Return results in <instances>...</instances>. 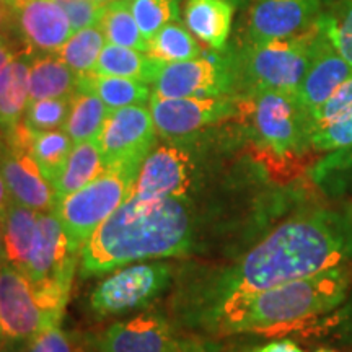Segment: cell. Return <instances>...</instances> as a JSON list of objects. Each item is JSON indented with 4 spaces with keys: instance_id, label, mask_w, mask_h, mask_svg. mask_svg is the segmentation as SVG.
I'll return each instance as SVG.
<instances>
[{
    "instance_id": "1",
    "label": "cell",
    "mask_w": 352,
    "mask_h": 352,
    "mask_svg": "<svg viewBox=\"0 0 352 352\" xmlns=\"http://www.w3.org/2000/svg\"><path fill=\"white\" fill-rule=\"evenodd\" d=\"M352 261V204L316 206L277 226L217 284L219 302L233 292H253L292 283Z\"/></svg>"
},
{
    "instance_id": "2",
    "label": "cell",
    "mask_w": 352,
    "mask_h": 352,
    "mask_svg": "<svg viewBox=\"0 0 352 352\" xmlns=\"http://www.w3.org/2000/svg\"><path fill=\"white\" fill-rule=\"evenodd\" d=\"M191 241L192 219L183 199L129 197L82 248L80 274L100 276L144 259L182 256Z\"/></svg>"
},
{
    "instance_id": "3",
    "label": "cell",
    "mask_w": 352,
    "mask_h": 352,
    "mask_svg": "<svg viewBox=\"0 0 352 352\" xmlns=\"http://www.w3.org/2000/svg\"><path fill=\"white\" fill-rule=\"evenodd\" d=\"M352 283V261L276 287L233 292L212 311L219 333L272 331L328 314L346 298Z\"/></svg>"
},
{
    "instance_id": "4",
    "label": "cell",
    "mask_w": 352,
    "mask_h": 352,
    "mask_svg": "<svg viewBox=\"0 0 352 352\" xmlns=\"http://www.w3.org/2000/svg\"><path fill=\"white\" fill-rule=\"evenodd\" d=\"M235 120L243 124L259 155L271 164L300 162L310 153L311 114L296 94L279 90H256L239 95Z\"/></svg>"
},
{
    "instance_id": "5",
    "label": "cell",
    "mask_w": 352,
    "mask_h": 352,
    "mask_svg": "<svg viewBox=\"0 0 352 352\" xmlns=\"http://www.w3.org/2000/svg\"><path fill=\"white\" fill-rule=\"evenodd\" d=\"M142 164H120L104 168L94 182L56 201L54 214L67 235L70 252L80 259L82 248L101 223L134 195Z\"/></svg>"
},
{
    "instance_id": "6",
    "label": "cell",
    "mask_w": 352,
    "mask_h": 352,
    "mask_svg": "<svg viewBox=\"0 0 352 352\" xmlns=\"http://www.w3.org/2000/svg\"><path fill=\"white\" fill-rule=\"evenodd\" d=\"M316 32L318 25L314 32L303 36L245 43L240 50H233L239 95L256 90L296 94L310 64Z\"/></svg>"
},
{
    "instance_id": "7",
    "label": "cell",
    "mask_w": 352,
    "mask_h": 352,
    "mask_svg": "<svg viewBox=\"0 0 352 352\" xmlns=\"http://www.w3.org/2000/svg\"><path fill=\"white\" fill-rule=\"evenodd\" d=\"M64 308L39 294L32 280L12 264L0 266V329L6 342H32L59 327Z\"/></svg>"
},
{
    "instance_id": "8",
    "label": "cell",
    "mask_w": 352,
    "mask_h": 352,
    "mask_svg": "<svg viewBox=\"0 0 352 352\" xmlns=\"http://www.w3.org/2000/svg\"><path fill=\"white\" fill-rule=\"evenodd\" d=\"M152 87L153 94L164 98L239 95L233 50H210L196 59L162 63Z\"/></svg>"
},
{
    "instance_id": "9",
    "label": "cell",
    "mask_w": 352,
    "mask_h": 352,
    "mask_svg": "<svg viewBox=\"0 0 352 352\" xmlns=\"http://www.w3.org/2000/svg\"><path fill=\"white\" fill-rule=\"evenodd\" d=\"M171 267L165 263H139L122 266L103 279L91 292L95 314L118 315L147 305L168 287Z\"/></svg>"
},
{
    "instance_id": "10",
    "label": "cell",
    "mask_w": 352,
    "mask_h": 352,
    "mask_svg": "<svg viewBox=\"0 0 352 352\" xmlns=\"http://www.w3.org/2000/svg\"><path fill=\"white\" fill-rule=\"evenodd\" d=\"M153 124L162 138L183 139L239 113V95L208 98H164L152 91L148 101Z\"/></svg>"
},
{
    "instance_id": "11",
    "label": "cell",
    "mask_w": 352,
    "mask_h": 352,
    "mask_svg": "<svg viewBox=\"0 0 352 352\" xmlns=\"http://www.w3.org/2000/svg\"><path fill=\"white\" fill-rule=\"evenodd\" d=\"M157 129L151 109L126 107L111 109L98 135V144L107 166L142 164L153 151Z\"/></svg>"
},
{
    "instance_id": "12",
    "label": "cell",
    "mask_w": 352,
    "mask_h": 352,
    "mask_svg": "<svg viewBox=\"0 0 352 352\" xmlns=\"http://www.w3.org/2000/svg\"><path fill=\"white\" fill-rule=\"evenodd\" d=\"M321 13V0H252L246 43L303 36L316 28Z\"/></svg>"
},
{
    "instance_id": "13",
    "label": "cell",
    "mask_w": 352,
    "mask_h": 352,
    "mask_svg": "<svg viewBox=\"0 0 352 352\" xmlns=\"http://www.w3.org/2000/svg\"><path fill=\"white\" fill-rule=\"evenodd\" d=\"M13 28L25 44V52L56 54L74 30L56 0H25L13 7Z\"/></svg>"
},
{
    "instance_id": "14",
    "label": "cell",
    "mask_w": 352,
    "mask_h": 352,
    "mask_svg": "<svg viewBox=\"0 0 352 352\" xmlns=\"http://www.w3.org/2000/svg\"><path fill=\"white\" fill-rule=\"evenodd\" d=\"M191 188V158L183 148L158 145L145 157L132 197L157 201L165 197L184 199Z\"/></svg>"
},
{
    "instance_id": "15",
    "label": "cell",
    "mask_w": 352,
    "mask_h": 352,
    "mask_svg": "<svg viewBox=\"0 0 352 352\" xmlns=\"http://www.w3.org/2000/svg\"><path fill=\"white\" fill-rule=\"evenodd\" d=\"M77 259L54 210L38 212L36 241L23 274L32 283L57 280L72 285Z\"/></svg>"
},
{
    "instance_id": "16",
    "label": "cell",
    "mask_w": 352,
    "mask_h": 352,
    "mask_svg": "<svg viewBox=\"0 0 352 352\" xmlns=\"http://www.w3.org/2000/svg\"><path fill=\"white\" fill-rule=\"evenodd\" d=\"M351 76L352 65L336 51V47L318 26L310 64L296 91L297 98L308 113L314 114Z\"/></svg>"
},
{
    "instance_id": "17",
    "label": "cell",
    "mask_w": 352,
    "mask_h": 352,
    "mask_svg": "<svg viewBox=\"0 0 352 352\" xmlns=\"http://www.w3.org/2000/svg\"><path fill=\"white\" fill-rule=\"evenodd\" d=\"M0 175L13 201L38 212H47L54 209V184L43 175L30 151L2 145L0 147Z\"/></svg>"
},
{
    "instance_id": "18",
    "label": "cell",
    "mask_w": 352,
    "mask_h": 352,
    "mask_svg": "<svg viewBox=\"0 0 352 352\" xmlns=\"http://www.w3.org/2000/svg\"><path fill=\"white\" fill-rule=\"evenodd\" d=\"M176 346L166 321L145 314L109 327L100 341V352H175Z\"/></svg>"
},
{
    "instance_id": "19",
    "label": "cell",
    "mask_w": 352,
    "mask_h": 352,
    "mask_svg": "<svg viewBox=\"0 0 352 352\" xmlns=\"http://www.w3.org/2000/svg\"><path fill=\"white\" fill-rule=\"evenodd\" d=\"M235 6L230 0H186L184 25L209 50L227 47Z\"/></svg>"
},
{
    "instance_id": "20",
    "label": "cell",
    "mask_w": 352,
    "mask_h": 352,
    "mask_svg": "<svg viewBox=\"0 0 352 352\" xmlns=\"http://www.w3.org/2000/svg\"><path fill=\"white\" fill-rule=\"evenodd\" d=\"M33 54L20 52L0 76V129L10 132L21 122L30 103V67Z\"/></svg>"
},
{
    "instance_id": "21",
    "label": "cell",
    "mask_w": 352,
    "mask_h": 352,
    "mask_svg": "<svg viewBox=\"0 0 352 352\" xmlns=\"http://www.w3.org/2000/svg\"><path fill=\"white\" fill-rule=\"evenodd\" d=\"M6 259L13 267L25 271L38 235V210L12 201L2 215Z\"/></svg>"
},
{
    "instance_id": "22",
    "label": "cell",
    "mask_w": 352,
    "mask_h": 352,
    "mask_svg": "<svg viewBox=\"0 0 352 352\" xmlns=\"http://www.w3.org/2000/svg\"><path fill=\"white\" fill-rule=\"evenodd\" d=\"M80 74L56 54L33 56L30 67V103L46 98H70L77 91Z\"/></svg>"
},
{
    "instance_id": "23",
    "label": "cell",
    "mask_w": 352,
    "mask_h": 352,
    "mask_svg": "<svg viewBox=\"0 0 352 352\" xmlns=\"http://www.w3.org/2000/svg\"><path fill=\"white\" fill-rule=\"evenodd\" d=\"M77 90L87 91L103 101L109 109L126 107H144L151 101V85L135 78L100 76L95 72L80 74Z\"/></svg>"
},
{
    "instance_id": "24",
    "label": "cell",
    "mask_w": 352,
    "mask_h": 352,
    "mask_svg": "<svg viewBox=\"0 0 352 352\" xmlns=\"http://www.w3.org/2000/svg\"><path fill=\"white\" fill-rule=\"evenodd\" d=\"M160 64L162 60L148 56L147 52L108 43L104 44L91 72L100 74V76L135 78V80L152 85Z\"/></svg>"
},
{
    "instance_id": "25",
    "label": "cell",
    "mask_w": 352,
    "mask_h": 352,
    "mask_svg": "<svg viewBox=\"0 0 352 352\" xmlns=\"http://www.w3.org/2000/svg\"><path fill=\"white\" fill-rule=\"evenodd\" d=\"M104 168H107V164H104L98 139L74 144L64 171L54 184L56 201L72 195L74 191L94 182L96 176L103 173Z\"/></svg>"
},
{
    "instance_id": "26",
    "label": "cell",
    "mask_w": 352,
    "mask_h": 352,
    "mask_svg": "<svg viewBox=\"0 0 352 352\" xmlns=\"http://www.w3.org/2000/svg\"><path fill=\"white\" fill-rule=\"evenodd\" d=\"M109 111L111 109L98 96L77 90L70 98V109L64 131L74 144L98 139Z\"/></svg>"
},
{
    "instance_id": "27",
    "label": "cell",
    "mask_w": 352,
    "mask_h": 352,
    "mask_svg": "<svg viewBox=\"0 0 352 352\" xmlns=\"http://www.w3.org/2000/svg\"><path fill=\"white\" fill-rule=\"evenodd\" d=\"M98 25L108 43L147 52L148 43L134 19L131 0H111L107 3Z\"/></svg>"
},
{
    "instance_id": "28",
    "label": "cell",
    "mask_w": 352,
    "mask_h": 352,
    "mask_svg": "<svg viewBox=\"0 0 352 352\" xmlns=\"http://www.w3.org/2000/svg\"><path fill=\"white\" fill-rule=\"evenodd\" d=\"M74 142L64 129L54 131H32L30 153L36 162L39 170L52 184H56L67 158L72 151Z\"/></svg>"
},
{
    "instance_id": "29",
    "label": "cell",
    "mask_w": 352,
    "mask_h": 352,
    "mask_svg": "<svg viewBox=\"0 0 352 352\" xmlns=\"http://www.w3.org/2000/svg\"><path fill=\"white\" fill-rule=\"evenodd\" d=\"M201 44L186 28V25L173 21L158 30L148 39L147 54L162 63H179V60L196 59L202 54Z\"/></svg>"
},
{
    "instance_id": "30",
    "label": "cell",
    "mask_w": 352,
    "mask_h": 352,
    "mask_svg": "<svg viewBox=\"0 0 352 352\" xmlns=\"http://www.w3.org/2000/svg\"><path fill=\"white\" fill-rule=\"evenodd\" d=\"M104 43H107V36L101 26L96 23L74 33L56 52V56L76 72L87 74L94 70Z\"/></svg>"
},
{
    "instance_id": "31",
    "label": "cell",
    "mask_w": 352,
    "mask_h": 352,
    "mask_svg": "<svg viewBox=\"0 0 352 352\" xmlns=\"http://www.w3.org/2000/svg\"><path fill=\"white\" fill-rule=\"evenodd\" d=\"M318 26L352 65V0H340L328 12L321 13Z\"/></svg>"
},
{
    "instance_id": "32",
    "label": "cell",
    "mask_w": 352,
    "mask_h": 352,
    "mask_svg": "<svg viewBox=\"0 0 352 352\" xmlns=\"http://www.w3.org/2000/svg\"><path fill=\"white\" fill-rule=\"evenodd\" d=\"M182 0H132L131 7L144 38L151 39L165 25L182 19Z\"/></svg>"
},
{
    "instance_id": "33",
    "label": "cell",
    "mask_w": 352,
    "mask_h": 352,
    "mask_svg": "<svg viewBox=\"0 0 352 352\" xmlns=\"http://www.w3.org/2000/svg\"><path fill=\"white\" fill-rule=\"evenodd\" d=\"M70 98H46L32 101L26 108L23 122L32 131L64 129L69 116Z\"/></svg>"
},
{
    "instance_id": "34",
    "label": "cell",
    "mask_w": 352,
    "mask_h": 352,
    "mask_svg": "<svg viewBox=\"0 0 352 352\" xmlns=\"http://www.w3.org/2000/svg\"><path fill=\"white\" fill-rule=\"evenodd\" d=\"M352 145V108L342 116L311 132V147L315 152H334Z\"/></svg>"
},
{
    "instance_id": "35",
    "label": "cell",
    "mask_w": 352,
    "mask_h": 352,
    "mask_svg": "<svg viewBox=\"0 0 352 352\" xmlns=\"http://www.w3.org/2000/svg\"><path fill=\"white\" fill-rule=\"evenodd\" d=\"M56 2L63 7L65 15L69 16L74 33L87 28V26L100 23L103 7L95 3L94 0H56Z\"/></svg>"
},
{
    "instance_id": "36",
    "label": "cell",
    "mask_w": 352,
    "mask_h": 352,
    "mask_svg": "<svg viewBox=\"0 0 352 352\" xmlns=\"http://www.w3.org/2000/svg\"><path fill=\"white\" fill-rule=\"evenodd\" d=\"M28 352H72V344L67 334L59 327H54L34 338Z\"/></svg>"
},
{
    "instance_id": "37",
    "label": "cell",
    "mask_w": 352,
    "mask_h": 352,
    "mask_svg": "<svg viewBox=\"0 0 352 352\" xmlns=\"http://www.w3.org/2000/svg\"><path fill=\"white\" fill-rule=\"evenodd\" d=\"M352 168V145L340 151L328 152L323 160L318 162L314 168V175L316 179L324 178V176L338 173V171H346Z\"/></svg>"
},
{
    "instance_id": "38",
    "label": "cell",
    "mask_w": 352,
    "mask_h": 352,
    "mask_svg": "<svg viewBox=\"0 0 352 352\" xmlns=\"http://www.w3.org/2000/svg\"><path fill=\"white\" fill-rule=\"evenodd\" d=\"M248 352H305V351H303L298 344H296L294 341L279 340V341L267 342V344L256 347V349H252Z\"/></svg>"
},
{
    "instance_id": "39",
    "label": "cell",
    "mask_w": 352,
    "mask_h": 352,
    "mask_svg": "<svg viewBox=\"0 0 352 352\" xmlns=\"http://www.w3.org/2000/svg\"><path fill=\"white\" fill-rule=\"evenodd\" d=\"M19 54H20V51L13 46L10 39H8L7 36L0 38V76H2V72L6 70L7 65L10 64Z\"/></svg>"
},
{
    "instance_id": "40",
    "label": "cell",
    "mask_w": 352,
    "mask_h": 352,
    "mask_svg": "<svg viewBox=\"0 0 352 352\" xmlns=\"http://www.w3.org/2000/svg\"><path fill=\"white\" fill-rule=\"evenodd\" d=\"M175 352H220V349L209 342H182L176 346Z\"/></svg>"
},
{
    "instance_id": "41",
    "label": "cell",
    "mask_w": 352,
    "mask_h": 352,
    "mask_svg": "<svg viewBox=\"0 0 352 352\" xmlns=\"http://www.w3.org/2000/svg\"><path fill=\"white\" fill-rule=\"evenodd\" d=\"M10 26H13V8L7 2H0V38L6 36Z\"/></svg>"
},
{
    "instance_id": "42",
    "label": "cell",
    "mask_w": 352,
    "mask_h": 352,
    "mask_svg": "<svg viewBox=\"0 0 352 352\" xmlns=\"http://www.w3.org/2000/svg\"><path fill=\"white\" fill-rule=\"evenodd\" d=\"M12 201H13V197L10 195V191H8V188H7L6 182H3L2 175H0V215L6 212L8 206L12 204Z\"/></svg>"
},
{
    "instance_id": "43",
    "label": "cell",
    "mask_w": 352,
    "mask_h": 352,
    "mask_svg": "<svg viewBox=\"0 0 352 352\" xmlns=\"http://www.w3.org/2000/svg\"><path fill=\"white\" fill-rule=\"evenodd\" d=\"M7 263L6 259V243H3V227H2V217H0V266Z\"/></svg>"
},
{
    "instance_id": "44",
    "label": "cell",
    "mask_w": 352,
    "mask_h": 352,
    "mask_svg": "<svg viewBox=\"0 0 352 352\" xmlns=\"http://www.w3.org/2000/svg\"><path fill=\"white\" fill-rule=\"evenodd\" d=\"M230 2H232L233 6H235L236 8H243V7H246V6H250V2H252V0H230Z\"/></svg>"
},
{
    "instance_id": "45",
    "label": "cell",
    "mask_w": 352,
    "mask_h": 352,
    "mask_svg": "<svg viewBox=\"0 0 352 352\" xmlns=\"http://www.w3.org/2000/svg\"><path fill=\"white\" fill-rule=\"evenodd\" d=\"M23 2H25V0H7V3H8V6H10L12 8L16 7V6H20V3H23Z\"/></svg>"
},
{
    "instance_id": "46",
    "label": "cell",
    "mask_w": 352,
    "mask_h": 352,
    "mask_svg": "<svg viewBox=\"0 0 352 352\" xmlns=\"http://www.w3.org/2000/svg\"><path fill=\"white\" fill-rule=\"evenodd\" d=\"M94 2L98 3V6H101V7H104V6H107V3L111 2V0H94Z\"/></svg>"
},
{
    "instance_id": "47",
    "label": "cell",
    "mask_w": 352,
    "mask_h": 352,
    "mask_svg": "<svg viewBox=\"0 0 352 352\" xmlns=\"http://www.w3.org/2000/svg\"><path fill=\"white\" fill-rule=\"evenodd\" d=\"M3 344H6V340H3V334H2V329H0V351H2Z\"/></svg>"
},
{
    "instance_id": "48",
    "label": "cell",
    "mask_w": 352,
    "mask_h": 352,
    "mask_svg": "<svg viewBox=\"0 0 352 352\" xmlns=\"http://www.w3.org/2000/svg\"><path fill=\"white\" fill-rule=\"evenodd\" d=\"M315 352H338V351H331V349H318V351H315Z\"/></svg>"
},
{
    "instance_id": "49",
    "label": "cell",
    "mask_w": 352,
    "mask_h": 352,
    "mask_svg": "<svg viewBox=\"0 0 352 352\" xmlns=\"http://www.w3.org/2000/svg\"><path fill=\"white\" fill-rule=\"evenodd\" d=\"M0 2H7V0H0Z\"/></svg>"
},
{
    "instance_id": "50",
    "label": "cell",
    "mask_w": 352,
    "mask_h": 352,
    "mask_svg": "<svg viewBox=\"0 0 352 352\" xmlns=\"http://www.w3.org/2000/svg\"><path fill=\"white\" fill-rule=\"evenodd\" d=\"M0 147H2V144H0Z\"/></svg>"
}]
</instances>
